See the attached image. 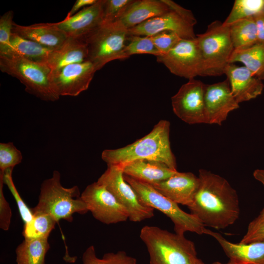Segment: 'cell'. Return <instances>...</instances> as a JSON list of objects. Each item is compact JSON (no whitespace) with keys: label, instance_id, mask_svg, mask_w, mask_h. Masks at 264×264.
<instances>
[{"label":"cell","instance_id":"7402d4cb","mask_svg":"<svg viewBox=\"0 0 264 264\" xmlns=\"http://www.w3.org/2000/svg\"><path fill=\"white\" fill-rule=\"evenodd\" d=\"M123 170L124 174L150 184L165 180L177 172L162 162L147 159L131 162Z\"/></svg>","mask_w":264,"mask_h":264},{"label":"cell","instance_id":"603a6c76","mask_svg":"<svg viewBox=\"0 0 264 264\" xmlns=\"http://www.w3.org/2000/svg\"><path fill=\"white\" fill-rule=\"evenodd\" d=\"M88 50L85 40L68 38L62 46L51 52L46 64L54 70L69 64L88 61Z\"/></svg>","mask_w":264,"mask_h":264},{"label":"cell","instance_id":"5b68a950","mask_svg":"<svg viewBox=\"0 0 264 264\" xmlns=\"http://www.w3.org/2000/svg\"><path fill=\"white\" fill-rule=\"evenodd\" d=\"M201 56L200 76H218L224 74L234 50L229 26L220 21L208 25L205 32L196 35Z\"/></svg>","mask_w":264,"mask_h":264},{"label":"cell","instance_id":"44dd1931","mask_svg":"<svg viewBox=\"0 0 264 264\" xmlns=\"http://www.w3.org/2000/svg\"><path fill=\"white\" fill-rule=\"evenodd\" d=\"M170 9L164 0H133L118 21L129 29Z\"/></svg>","mask_w":264,"mask_h":264},{"label":"cell","instance_id":"52a82bcc","mask_svg":"<svg viewBox=\"0 0 264 264\" xmlns=\"http://www.w3.org/2000/svg\"><path fill=\"white\" fill-rule=\"evenodd\" d=\"M124 178L134 190L144 205L158 210L172 220L175 233L180 235H184L186 232L204 234L206 228L196 217L182 210L178 204L160 194L151 184L125 174Z\"/></svg>","mask_w":264,"mask_h":264},{"label":"cell","instance_id":"8fae6325","mask_svg":"<svg viewBox=\"0 0 264 264\" xmlns=\"http://www.w3.org/2000/svg\"><path fill=\"white\" fill-rule=\"evenodd\" d=\"M88 211L97 220L106 224L129 220L127 210L103 184L96 181L88 185L81 194Z\"/></svg>","mask_w":264,"mask_h":264},{"label":"cell","instance_id":"d590c367","mask_svg":"<svg viewBox=\"0 0 264 264\" xmlns=\"http://www.w3.org/2000/svg\"><path fill=\"white\" fill-rule=\"evenodd\" d=\"M14 12L9 10L0 17V55L6 54L10 47Z\"/></svg>","mask_w":264,"mask_h":264},{"label":"cell","instance_id":"6da1fadb","mask_svg":"<svg viewBox=\"0 0 264 264\" xmlns=\"http://www.w3.org/2000/svg\"><path fill=\"white\" fill-rule=\"evenodd\" d=\"M199 183L191 213L205 226L225 228L239 219L240 207L236 191L224 177L205 169L198 172Z\"/></svg>","mask_w":264,"mask_h":264},{"label":"cell","instance_id":"9a60e30c","mask_svg":"<svg viewBox=\"0 0 264 264\" xmlns=\"http://www.w3.org/2000/svg\"><path fill=\"white\" fill-rule=\"evenodd\" d=\"M204 103L209 124L221 125L231 111L239 108L227 79L220 82L205 84Z\"/></svg>","mask_w":264,"mask_h":264},{"label":"cell","instance_id":"d6986e66","mask_svg":"<svg viewBox=\"0 0 264 264\" xmlns=\"http://www.w3.org/2000/svg\"><path fill=\"white\" fill-rule=\"evenodd\" d=\"M204 234L214 238L220 244L231 264H264V241L248 243H235L220 233L206 228Z\"/></svg>","mask_w":264,"mask_h":264},{"label":"cell","instance_id":"8992f818","mask_svg":"<svg viewBox=\"0 0 264 264\" xmlns=\"http://www.w3.org/2000/svg\"><path fill=\"white\" fill-rule=\"evenodd\" d=\"M0 69L18 79L26 92L42 100L53 102L59 99L50 81L52 70L45 64L16 55H0Z\"/></svg>","mask_w":264,"mask_h":264},{"label":"cell","instance_id":"30bf717a","mask_svg":"<svg viewBox=\"0 0 264 264\" xmlns=\"http://www.w3.org/2000/svg\"><path fill=\"white\" fill-rule=\"evenodd\" d=\"M97 181L104 185L125 207L129 213L130 220L138 222L154 217V209L144 205L133 188L124 179L122 167L108 166Z\"/></svg>","mask_w":264,"mask_h":264},{"label":"cell","instance_id":"e575fe53","mask_svg":"<svg viewBox=\"0 0 264 264\" xmlns=\"http://www.w3.org/2000/svg\"><path fill=\"white\" fill-rule=\"evenodd\" d=\"M149 37L162 55L169 52L182 39L176 33L169 31H162Z\"/></svg>","mask_w":264,"mask_h":264},{"label":"cell","instance_id":"b9f144b4","mask_svg":"<svg viewBox=\"0 0 264 264\" xmlns=\"http://www.w3.org/2000/svg\"><path fill=\"white\" fill-rule=\"evenodd\" d=\"M194 264H204L201 260L198 258H197L195 261ZM212 264H231L230 263L228 262L227 264H222L219 262H216L213 263Z\"/></svg>","mask_w":264,"mask_h":264},{"label":"cell","instance_id":"d4e9b609","mask_svg":"<svg viewBox=\"0 0 264 264\" xmlns=\"http://www.w3.org/2000/svg\"><path fill=\"white\" fill-rule=\"evenodd\" d=\"M241 62L261 80H264V44L257 43L245 48L234 49L229 64Z\"/></svg>","mask_w":264,"mask_h":264},{"label":"cell","instance_id":"ac0fdd59","mask_svg":"<svg viewBox=\"0 0 264 264\" xmlns=\"http://www.w3.org/2000/svg\"><path fill=\"white\" fill-rule=\"evenodd\" d=\"M224 74L229 81L232 94L239 104L254 99L263 92L264 85L262 81L244 66L229 64Z\"/></svg>","mask_w":264,"mask_h":264},{"label":"cell","instance_id":"4dcf8cb0","mask_svg":"<svg viewBox=\"0 0 264 264\" xmlns=\"http://www.w3.org/2000/svg\"><path fill=\"white\" fill-rule=\"evenodd\" d=\"M127 41L123 51L124 59L134 54H148L156 57L162 55L149 36L128 35Z\"/></svg>","mask_w":264,"mask_h":264},{"label":"cell","instance_id":"3957f363","mask_svg":"<svg viewBox=\"0 0 264 264\" xmlns=\"http://www.w3.org/2000/svg\"><path fill=\"white\" fill-rule=\"evenodd\" d=\"M139 236L148 252L150 264H194L198 258L194 243L184 235L145 225Z\"/></svg>","mask_w":264,"mask_h":264},{"label":"cell","instance_id":"1f68e13d","mask_svg":"<svg viewBox=\"0 0 264 264\" xmlns=\"http://www.w3.org/2000/svg\"><path fill=\"white\" fill-rule=\"evenodd\" d=\"M13 169L10 168L6 170L4 173H1L3 174L4 184L7 185L15 198L21 218L24 224H26L32 220L34 215L31 209L26 204L16 189L12 178Z\"/></svg>","mask_w":264,"mask_h":264},{"label":"cell","instance_id":"4316f807","mask_svg":"<svg viewBox=\"0 0 264 264\" xmlns=\"http://www.w3.org/2000/svg\"><path fill=\"white\" fill-rule=\"evenodd\" d=\"M229 28L234 49L247 48L258 43L253 17L238 21L230 25Z\"/></svg>","mask_w":264,"mask_h":264},{"label":"cell","instance_id":"e0dca14e","mask_svg":"<svg viewBox=\"0 0 264 264\" xmlns=\"http://www.w3.org/2000/svg\"><path fill=\"white\" fill-rule=\"evenodd\" d=\"M199 183L198 177L193 173L177 171L169 178L151 185L173 201L188 207L193 201Z\"/></svg>","mask_w":264,"mask_h":264},{"label":"cell","instance_id":"2e32d148","mask_svg":"<svg viewBox=\"0 0 264 264\" xmlns=\"http://www.w3.org/2000/svg\"><path fill=\"white\" fill-rule=\"evenodd\" d=\"M104 0L84 7L71 17L53 23L68 38L84 39L103 23Z\"/></svg>","mask_w":264,"mask_h":264},{"label":"cell","instance_id":"60d3db41","mask_svg":"<svg viewBox=\"0 0 264 264\" xmlns=\"http://www.w3.org/2000/svg\"><path fill=\"white\" fill-rule=\"evenodd\" d=\"M253 176L256 180L261 182L264 186V169L255 170L253 172ZM261 212H264V207Z\"/></svg>","mask_w":264,"mask_h":264},{"label":"cell","instance_id":"8d00e7d4","mask_svg":"<svg viewBox=\"0 0 264 264\" xmlns=\"http://www.w3.org/2000/svg\"><path fill=\"white\" fill-rule=\"evenodd\" d=\"M262 241H264V212H260L249 223L247 231L239 243L245 244Z\"/></svg>","mask_w":264,"mask_h":264},{"label":"cell","instance_id":"5bb4252c","mask_svg":"<svg viewBox=\"0 0 264 264\" xmlns=\"http://www.w3.org/2000/svg\"><path fill=\"white\" fill-rule=\"evenodd\" d=\"M173 74L189 80L200 76L201 56L196 38L181 39L169 52L156 57Z\"/></svg>","mask_w":264,"mask_h":264},{"label":"cell","instance_id":"d6a6232c","mask_svg":"<svg viewBox=\"0 0 264 264\" xmlns=\"http://www.w3.org/2000/svg\"><path fill=\"white\" fill-rule=\"evenodd\" d=\"M22 154L12 142L0 143V172L14 168L21 163Z\"/></svg>","mask_w":264,"mask_h":264},{"label":"cell","instance_id":"83f0119b","mask_svg":"<svg viewBox=\"0 0 264 264\" xmlns=\"http://www.w3.org/2000/svg\"><path fill=\"white\" fill-rule=\"evenodd\" d=\"M32 220L24 224L22 234L24 239H48L57 223L55 219L47 214H35Z\"/></svg>","mask_w":264,"mask_h":264},{"label":"cell","instance_id":"277c9868","mask_svg":"<svg viewBox=\"0 0 264 264\" xmlns=\"http://www.w3.org/2000/svg\"><path fill=\"white\" fill-rule=\"evenodd\" d=\"M31 209L33 214L50 215L57 222L61 220L71 222L74 214L83 215L88 211L81 198L78 187H64L58 171H54L51 177L42 183L38 202Z\"/></svg>","mask_w":264,"mask_h":264},{"label":"cell","instance_id":"ab89813d","mask_svg":"<svg viewBox=\"0 0 264 264\" xmlns=\"http://www.w3.org/2000/svg\"><path fill=\"white\" fill-rule=\"evenodd\" d=\"M97 1V0H77L66 16L71 17L76 14V12H77L82 7L84 8L91 5Z\"/></svg>","mask_w":264,"mask_h":264},{"label":"cell","instance_id":"ffe728a7","mask_svg":"<svg viewBox=\"0 0 264 264\" xmlns=\"http://www.w3.org/2000/svg\"><path fill=\"white\" fill-rule=\"evenodd\" d=\"M12 32L20 37L35 42L52 49L62 46L68 37L53 23H39L21 25L14 22Z\"/></svg>","mask_w":264,"mask_h":264},{"label":"cell","instance_id":"7c38bea8","mask_svg":"<svg viewBox=\"0 0 264 264\" xmlns=\"http://www.w3.org/2000/svg\"><path fill=\"white\" fill-rule=\"evenodd\" d=\"M205 84L192 79L171 98L174 113L188 124H209L204 103Z\"/></svg>","mask_w":264,"mask_h":264},{"label":"cell","instance_id":"4fadbf2b","mask_svg":"<svg viewBox=\"0 0 264 264\" xmlns=\"http://www.w3.org/2000/svg\"><path fill=\"white\" fill-rule=\"evenodd\" d=\"M96 71L89 61L71 64L52 70L50 81L59 96H77L88 89Z\"/></svg>","mask_w":264,"mask_h":264},{"label":"cell","instance_id":"9c48e42d","mask_svg":"<svg viewBox=\"0 0 264 264\" xmlns=\"http://www.w3.org/2000/svg\"><path fill=\"white\" fill-rule=\"evenodd\" d=\"M170 9L164 14L150 19L128 29V35L151 36L158 33L172 31L182 39H194V26L197 20L192 11L171 0H164Z\"/></svg>","mask_w":264,"mask_h":264},{"label":"cell","instance_id":"f35d334b","mask_svg":"<svg viewBox=\"0 0 264 264\" xmlns=\"http://www.w3.org/2000/svg\"><path fill=\"white\" fill-rule=\"evenodd\" d=\"M253 18L257 31L258 43L264 44V8Z\"/></svg>","mask_w":264,"mask_h":264},{"label":"cell","instance_id":"74e56055","mask_svg":"<svg viewBox=\"0 0 264 264\" xmlns=\"http://www.w3.org/2000/svg\"><path fill=\"white\" fill-rule=\"evenodd\" d=\"M3 174L0 172V228L7 231L10 225L12 212L10 205L3 194Z\"/></svg>","mask_w":264,"mask_h":264},{"label":"cell","instance_id":"f546056e","mask_svg":"<svg viewBox=\"0 0 264 264\" xmlns=\"http://www.w3.org/2000/svg\"><path fill=\"white\" fill-rule=\"evenodd\" d=\"M264 8V0H236L232 10L225 20V25L254 16Z\"/></svg>","mask_w":264,"mask_h":264},{"label":"cell","instance_id":"836d02e7","mask_svg":"<svg viewBox=\"0 0 264 264\" xmlns=\"http://www.w3.org/2000/svg\"><path fill=\"white\" fill-rule=\"evenodd\" d=\"M133 0H104L103 24L118 21Z\"/></svg>","mask_w":264,"mask_h":264},{"label":"cell","instance_id":"ba28073f","mask_svg":"<svg viewBox=\"0 0 264 264\" xmlns=\"http://www.w3.org/2000/svg\"><path fill=\"white\" fill-rule=\"evenodd\" d=\"M128 37V29L119 21L102 24L84 39L88 50V60L97 71L111 61L124 60Z\"/></svg>","mask_w":264,"mask_h":264},{"label":"cell","instance_id":"cb8c5ba5","mask_svg":"<svg viewBox=\"0 0 264 264\" xmlns=\"http://www.w3.org/2000/svg\"><path fill=\"white\" fill-rule=\"evenodd\" d=\"M53 50L12 32L9 49L3 55L18 56L34 62L46 64L50 54Z\"/></svg>","mask_w":264,"mask_h":264},{"label":"cell","instance_id":"7a4b0ae2","mask_svg":"<svg viewBox=\"0 0 264 264\" xmlns=\"http://www.w3.org/2000/svg\"><path fill=\"white\" fill-rule=\"evenodd\" d=\"M170 129V122L161 120L145 136L122 148L105 150L101 158L107 166L117 165L123 168L134 161L147 159L162 162L177 170L176 157L171 148Z\"/></svg>","mask_w":264,"mask_h":264},{"label":"cell","instance_id":"484cf974","mask_svg":"<svg viewBox=\"0 0 264 264\" xmlns=\"http://www.w3.org/2000/svg\"><path fill=\"white\" fill-rule=\"evenodd\" d=\"M48 239H24L16 248L17 264H45Z\"/></svg>","mask_w":264,"mask_h":264},{"label":"cell","instance_id":"f1b7e54d","mask_svg":"<svg viewBox=\"0 0 264 264\" xmlns=\"http://www.w3.org/2000/svg\"><path fill=\"white\" fill-rule=\"evenodd\" d=\"M82 262V264H136L137 260L123 250L106 253L99 258L94 246L90 245L83 254Z\"/></svg>","mask_w":264,"mask_h":264}]
</instances>
